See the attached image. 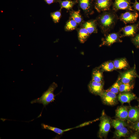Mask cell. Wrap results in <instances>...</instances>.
Wrapping results in <instances>:
<instances>
[{"label":"cell","instance_id":"obj_1","mask_svg":"<svg viewBox=\"0 0 139 139\" xmlns=\"http://www.w3.org/2000/svg\"><path fill=\"white\" fill-rule=\"evenodd\" d=\"M98 25L104 35L109 33L114 28L119 17L112 9L104 11L96 18Z\"/></svg>","mask_w":139,"mask_h":139},{"label":"cell","instance_id":"obj_2","mask_svg":"<svg viewBox=\"0 0 139 139\" xmlns=\"http://www.w3.org/2000/svg\"><path fill=\"white\" fill-rule=\"evenodd\" d=\"M57 86L58 85L55 82H53L48 89L43 93L40 97L32 101L31 103H41L43 104L44 107H45L55 100L56 95L54 94V91Z\"/></svg>","mask_w":139,"mask_h":139},{"label":"cell","instance_id":"obj_3","mask_svg":"<svg viewBox=\"0 0 139 139\" xmlns=\"http://www.w3.org/2000/svg\"><path fill=\"white\" fill-rule=\"evenodd\" d=\"M100 119L98 136L102 138L105 137L107 136L110 129L111 121L110 118L106 115L103 110L102 111Z\"/></svg>","mask_w":139,"mask_h":139},{"label":"cell","instance_id":"obj_4","mask_svg":"<svg viewBox=\"0 0 139 139\" xmlns=\"http://www.w3.org/2000/svg\"><path fill=\"white\" fill-rule=\"evenodd\" d=\"M104 36V37L102 39L101 44L99 45L100 47L103 46H110L115 42H122L120 39L122 37L119 31L109 33Z\"/></svg>","mask_w":139,"mask_h":139},{"label":"cell","instance_id":"obj_5","mask_svg":"<svg viewBox=\"0 0 139 139\" xmlns=\"http://www.w3.org/2000/svg\"><path fill=\"white\" fill-rule=\"evenodd\" d=\"M80 8L82 10L86 16L94 13V0H75Z\"/></svg>","mask_w":139,"mask_h":139},{"label":"cell","instance_id":"obj_6","mask_svg":"<svg viewBox=\"0 0 139 139\" xmlns=\"http://www.w3.org/2000/svg\"><path fill=\"white\" fill-rule=\"evenodd\" d=\"M99 119L98 118L94 120L85 122L76 127L71 128H67L65 129H62L57 127L51 126L49 125L43 123L41 124V126L42 129H47L53 131L55 133L59 135H62L65 132L70 130L74 128L82 127L89 125Z\"/></svg>","mask_w":139,"mask_h":139},{"label":"cell","instance_id":"obj_7","mask_svg":"<svg viewBox=\"0 0 139 139\" xmlns=\"http://www.w3.org/2000/svg\"><path fill=\"white\" fill-rule=\"evenodd\" d=\"M116 94L107 90H103L100 96L103 103L105 105L113 106L118 103Z\"/></svg>","mask_w":139,"mask_h":139},{"label":"cell","instance_id":"obj_8","mask_svg":"<svg viewBox=\"0 0 139 139\" xmlns=\"http://www.w3.org/2000/svg\"><path fill=\"white\" fill-rule=\"evenodd\" d=\"M131 0H115L112 5V9L117 12L119 10L134 11V10L131 5Z\"/></svg>","mask_w":139,"mask_h":139},{"label":"cell","instance_id":"obj_9","mask_svg":"<svg viewBox=\"0 0 139 139\" xmlns=\"http://www.w3.org/2000/svg\"><path fill=\"white\" fill-rule=\"evenodd\" d=\"M139 30V21L136 23L125 26L120 30L122 37H134Z\"/></svg>","mask_w":139,"mask_h":139},{"label":"cell","instance_id":"obj_10","mask_svg":"<svg viewBox=\"0 0 139 139\" xmlns=\"http://www.w3.org/2000/svg\"><path fill=\"white\" fill-rule=\"evenodd\" d=\"M139 16V14L137 11H127L121 14L119 17V19L124 24L134 23L137 20Z\"/></svg>","mask_w":139,"mask_h":139},{"label":"cell","instance_id":"obj_11","mask_svg":"<svg viewBox=\"0 0 139 139\" xmlns=\"http://www.w3.org/2000/svg\"><path fill=\"white\" fill-rule=\"evenodd\" d=\"M113 3L112 0H94V7L100 13L110 9Z\"/></svg>","mask_w":139,"mask_h":139},{"label":"cell","instance_id":"obj_12","mask_svg":"<svg viewBox=\"0 0 139 139\" xmlns=\"http://www.w3.org/2000/svg\"><path fill=\"white\" fill-rule=\"evenodd\" d=\"M137 76L135 66L133 68L121 74L120 81L122 83H131L135 78Z\"/></svg>","mask_w":139,"mask_h":139},{"label":"cell","instance_id":"obj_13","mask_svg":"<svg viewBox=\"0 0 139 139\" xmlns=\"http://www.w3.org/2000/svg\"><path fill=\"white\" fill-rule=\"evenodd\" d=\"M103 83L91 80L88 86V89L92 94L100 96L103 90Z\"/></svg>","mask_w":139,"mask_h":139},{"label":"cell","instance_id":"obj_14","mask_svg":"<svg viewBox=\"0 0 139 139\" xmlns=\"http://www.w3.org/2000/svg\"><path fill=\"white\" fill-rule=\"evenodd\" d=\"M98 24L96 20L91 19L84 22L80 26L85 28L91 35L92 33L98 32Z\"/></svg>","mask_w":139,"mask_h":139},{"label":"cell","instance_id":"obj_15","mask_svg":"<svg viewBox=\"0 0 139 139\" xmlns=\"http://www.w3.org/2000/svg\"><path fill=\"white\" fill-rule=\"evenodd\" d=\"M137 98L135 94L129 92L120 93L117 96L118 100L121 104L129 103L132 101L136 99Z\"/></svg>","mask_w":139,"mask_h":139},{"label":"cell","instance_id":"obj_16","mask_svg":"<svg viewBox=\"0 0 139 139\" xmlns=\"http://www.w3.org/2000/svg\"><path fill=\"white\" fill-rule=\"evenodd\" d=\"M127 119L133 123L139 120V108L136 107H130L128 110Z\"/></svg>","mask_w":139,"mask_h":139},{"label":"cell","instance_id":"obj_17","mask_svg":"<svg viewBox=\"0 0 139 139\" xmlns=\"http://www.w3.org/2000/svg\"><path fill=\"white\" fill-rule=\"evenodd\" d=\"M69 17L73 19L78 24L81 25L84 22L83 17L82 16L80 9L77 11H75L73 9L69 11Z\"/></svg>","mask_w":139,"mask_h":139},{"label":"cell","instance_id":"obj_18","mask_svg":"<svg viewBox=\"0 0 139 139\" xmlns=\"http://www.w3.org/2000/svg\"><path fill=\"white\" fill-rule=\"evenodd\" d=\"M77 31L78 40L81 43H84L87 40L90 34L84 27L80 26L76 30Z\"/></svg>","mask_w":139,"mask_h":139},{"label":"cell","instance_id":"obj_19","mask_svg":"<svg viewBox=\"0 0 139 139\" xmlns=\"http://www.w3.org/2000/svg\"><path fill=\"white\" fill-rule=\"evenodd\" d=\"M128 110L126 106L118 107L116 111V116L120 119L124 120L128 119Z\"/></svg>","mask_w":139,"mask_h":139},{"label":"cell","instance_id":"obj_20","mask_svg":"<svg viewBox=\"0 0 139 139\" xmlns=\"http://www.w3.org/2000/svg\"><path fill=\"white\" fill-rule=\"evenodd\" d=\"M102 71L99 67L93 69L92 72V80L99 82H103Z\"/></svg>","mask_w":139,"mask_h":139},{"label":"cell","instance_id":"obj_21","mask_svg":"<svg viewBox=\"0 0 139 139\" xmlns=\"http://www.w3.org/2000/svg\"><path fill=\"white\" fill-rule=\"evenodd\" d=\"M58 2L59 3L60 8H65L68 11L72 9L74 6L77 4L75 0H59Z\"/></svg>","mask_w":139,"mask_h":139},{"label":"cell","instance_id":"obj_22","mask_svg":"<svg viewBox=\"0 0 139 139\" xmlns=\"http://www.w3.org/2000/svg\"><path fill=\"white\" fill-rule=\"evenodd\" d=\"M113 62L116 69H125L128 66V62L125 58L116 59Z\"/></svg>","mask_w":139,"mask_h":139},{"label":"cell","instance_id":"obj_23","mask_svg":"<svg viewBox=\"0 0 139 139\" xmlns=\"http://www.w3.org/2000/svg\"><path fill=\"white\" fill-rule=\"evenodd\" d=\"M78 26L79 25L75 21L69 17L65 25L64 30L66 31H71L76 30Z\"/></svg>","mask_w":139,"mask_h":139},{"label":"cell","instance_id":"obj_24","mask_svg":"<svg viewBox=\"0 0 139 139\" xmlns=\"http://www.w3.org/2000/svg\"><path fill=\"white\" fill-rule=\"evenodd\" d=\"M102 71L110 72L116 70L113 62L108 61L101 64L99 67Z\"/></svg>","mask_w":139,"mask_h":139},{"label":"cell","instance_id":"obj_25","mask_svg":"<svg viewBox=\"0 0 139 139\" xmlns=\"http://www.w3.org/2000/svg\"><path fill=\"white\" fill-rule=\"evenodd\" d=\"M112 126L116 130H120L127 126L126 123L123 120L121 119H113L111 121Z\"/></svg>","mask_w":139,"mask_h":139},{"label":"cell","instance_id":"obj_26","mask_svg":"<svg viewBox=\"0 0 139 139\" xmlns=\"http://www.w3.org/2000/svg\"><path fill=\"white\" fill-rule=\"evenodd\" d=\"M134 87V84L131 83H121L119 86V92H129L133 89Z\"/></svg>","mask_w":139,"mask_h":139},{"label":"cell","instance_id":"obj_27","mask_svg":"<svg viewBox=\"0 0 139 139\" xmlns=\"http://www.w3.org/2000/svg\"><path fill=\"white\" fill-rule=\"evenodd\" d=\"M62 9L60 8L58 10L50 13V16L55 23H57L59 22L62 16Z\"/></svg>","mask_w":139,"mask_h":139},{"label":"cell","instance_id":"obj_28","mask_svg":"<svg viewBox=\"0 0 139 139\" xmlns=\"http://www.w3.org/2000/svg\"><path fill=\"white\" fill-rule=\"evenodd\" d=\"M129 133L128 129L125 127L118 130H116L114 134L116 137L120 138L121 137H125Z\"/></svg>","mask_w":139,"mask_h":139},{"label":"cell","instance_id":"obj_29","mask_svg":"<svg viewBox=\"0 0 139 139\" xmlns=\"http://www.w3.org/2000/svg\"><path fill=\"white\" fill-rule=\"evenodd\" d=\"M120 77H119L117 81L107 90L111 91L116 94L119 92V86L121 83Z\"/></svg>","mask_w":139,"mask_h":139},{"label":"cell","instance_id":"obj_30","mask_svg":"<svg viewBox=\"0 0 139 139\" xmlns=\"http://www.w3.org/2000/svg\"><path fill=\"white\" fill-rule=\"evenodd\" d=\"M131 40L136 48H139V33L132 37Z\"/></svg>","mask_w":139,"mask_h":139},{"label":"cell","instance_id":"obj_31","mask_svg":"<svg viewBox=\"0 0 139 139\" xmlns=\"http://www.w3.org/2000/svg\"><path fill=\"white\" fill-rule=\"evenodd\" d=\"M132 7L134 9L139 12V2L137 0H135L134 3H132Z\"/></svg>","mask_w":139,"mask_h":139},{"label":"cell","instance_id":"obj_32","mask_svg":"<svg viewBox=\"0 0 139 139\" xmlns=\"http://www.w3.org/2000/svg\"><path fill=\"white\" fill-rule=\"evenodd\" d=\"M132 128L134 130L139 132V120L133 123Z\"/></svg>","mask_w":139,"mask_h":139},{"label":"cell","instance_id":"obj_33","mask_svg":"<svg viewBox=\"0 0 139 139\" xmlns=\"http://www.w3.org/2000/svg\"><path fill=\"white\" fill-rule=\"evenodd\" d=\"M128 139H138V132L137 131L135 133L131 135Z\"/></svg>","mask_w":139,"mask_h":139},{"label":"cell","instance_id":"obj_34","mask_svg":"<svg viewBox=\"0 0 139 139\" xmlns=\"http://www.w3.org/2000/svg\"><path fill=\"white\" fill-rule=\"evenodd\" d=\"M45 2L49 5L50 4L54 2H57V0H44Z\"/></svg>","mask_w":139,"mask_h":139},{"label":"cell","instance_id":"obj_35","mask_svg":"<svg viewBox=\"0 0 139 139\" xmlns=\"http://www.w3.org/2000/svg\"><path fill=\"white\" fill-rule=\"evenodd\" d=\"M138 107H139V99H138Z\"/></svg>","mask_w":139,"mask_h":139},{"label":"cell","instance_id":"obj_36","mask_svg":"<svg viewBox=\"0 0 139 139\" xmlns=\"http://www.w3.org/2000/svg\"><path fill=\"white\" fill-rule=\"evenodd\" d=\"M138 139H139V132H138Z\"/></svg>","mask_w":139,"mask_h":139},{"label":"cell","instance_id":"obj_37","mask_svg":"<svg viewBox=\"0 0 139 139\" xmlns=\"http://www.w3.org/2000/svg\"><path fill=\"white\" fill-rule=\"evenodd\" d=\"M59 0H57V2H58V1H59Z\"/></svg>","mask_w":139,"mask_h":139}]
</instances>
